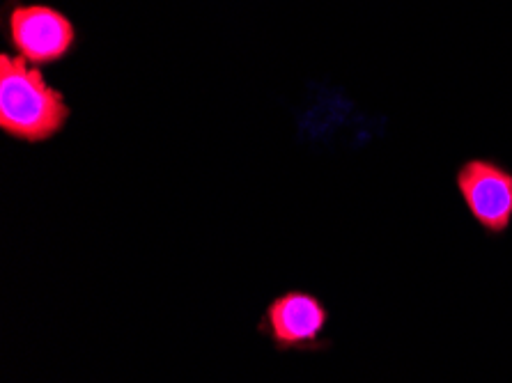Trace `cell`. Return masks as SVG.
Listing matches in <instances>:
<instances>
[{"label": "cell", "instance_id": "cell-1", "mask_svg": "<svg viewBox=\"0 0 512 383\" xmlns=\"http://www.w3.org/2000/svg\"><path fill=\"white\" fill-rule=\"evenodd\" d=\"M72 108L46 83L40 67L19 56H0V131L21 143L40 145L67 127Z\"/></svg>", "mask_w": 512, "mask_h": 383}, {"label": "cell", "instance_id": "cell-2", "mask_svg": "<svg viewBox=\"0 0 512 383\" xmlns=\"http://www.w3.org/2000/svg\"><path fill=\"white\" fill-rule=\"evenodd\" d=\"M331 310L315 292L308 289H285L271 299L258 319V331L278 354H315L333 347L327 335Z\"/></svg>", "mask_w": 512, "mask_h": 383}, {"label": "cell", "instance_id": "cell-3", "mask_svg": "<svg viewBox=\"0 0 512 383\" xmlns=\"http://www.w3.org/2000/svg\"><path fill=\"white\" fill-rule=\"evenodd\" d=\"M5 37L14 51L30 65H56L76 49V26L58 7L21 0H7L3 12Z\"/></svg>", "mask_w": 512, "mask_h": 383}, {"label": "cell", "instance_id": "cell-4", "mask_svg": "<svg viewBox=\"0 0 512 383\" xmlns=\"http://www.w3.org/2000/svg\"><path fill=\"white\" fill-rule=\"evenodd\" d=\"M455 189L471 221L496 239L512 228V170L492 156H471L455 170Z\"/></svg>", "mask_w": 512, "mask_h": 383}]
</instances>
